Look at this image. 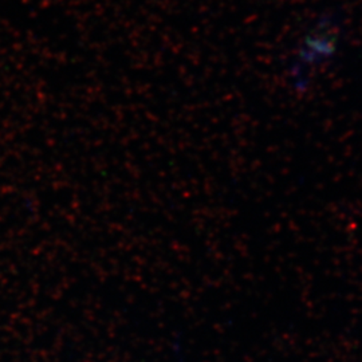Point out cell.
Wrapping results in <instances>:
<instances>
[{
    "label": "cell",
    "mask_w": 362,
    "mask_h": 362,
    "mask_svg": "<svg viewBox=\"0 0 362 362\" xmlns=\"http://www.w3.org/2000/svg\"><path fill=\"white\" fill-rule=\"evenodd\" d=\"M339 42V33H337L334 25L330 23L327 33L325 27H315L305 35L299 50L297 61L300 70L303 71L306 67L311 71L315 67H322L326 61L329 62L337 50V43Z\"/></svg>",
    "instance_id": "1"
}]
</instances>
